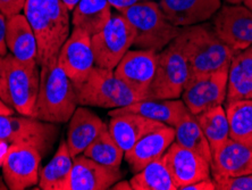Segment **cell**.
Wrapping results in <instances>:
<instances>
[{
    "instance_id": "cell-1",
    "label": "cell",
    "mask_w": 252,
    "mask_h": 190,
    "mask_svg": "<svg viewBox=\"0 0 252 190\" xmlns=\"http://www.w3.org/2000/svg\"><path fill=\"white\" fill-rule=\"evenodd\" d=\"M69 9L63 0H27L23 14L38 42V64L57 59L59 50L70 35Z\"/></svg>"
},
{
    "instance_id": "cell-2",
    "label": "cell",
    "mask_w": 252,
    "mask_h": 190,
    "mask_svg": "<svg viewBox=\"0 0 252 190\" xmlns=\"http://www.w3.org/2000/svg\"><path fill=\"white\" fill-rule=\"evenodd\" d=\"M190 65V76L228 69L234 55L210 25L195 24L182 28L176 37Z\"/></svg>"
},
{
    "instance_id": "cell-3",
    "label": "cell",
    "mask_w": 252,
    "mask_h": 190,
    "mask_svg": "<svg viewBox=\"0 0 252 190\" xmlns=\"http://www.w3.org/2000/svg\"><path fill=\"white\" fill-rule=\"evenodd\" d=\"M79 106L75 85L59 68L57 59L40 66V88L33 117L49 123H67Z\"/></svg>"
},
{
    "instance_id": "cell-4",
    "label": "cell",
    "mask_w": 252,
    "mask_h": 190,
    "mask_svg": "<svg viewBox=\"0 0 252 190\" xmlns=\"http://www.w3.org/2000/svg\"><path fill=\"white\" fill-rule=\"evenodd\" d=\"M135 32L133 46L138 49L160 51L180 35L182 28L170 23L155 0L138 2L120 12Z\"/></svg>"
},
{
    "instance_id": "cell-5",
    "label": "cell",
    "mask_w": 252,
    "mask_h": 190,
    "mask_svg": "<svg viewBox=\"0 0 252 190\" xmlns=\"http://www.w3.org/2000/svg\"><path fill=\"white\" fill-rule=\"evenodd\" d=\"M81 106L121 109L144 98L115 76L114 70L94 66L80 83L74 84Z\"/></svg>"
},
{
    "instance_id": "cell-6",
    "label": "cell",
    "mask_w": 252,
    "mask_h": 190,
    "mask_svg": "<svg viewBox=\"0 0 252 190\" xmlns=\"http://www.w3.org/2000/svg\"><path fill=\"white\" fill-rule=\"evenodd\" d=\"M190 77V65L176 38L158 53L157 70L148 99H177Z\"/></svg>"
},
{
    "instance_id": "cell-7",
    "label": "cell",
    "mask_w": 252,
    "mask_h": 190,
    "mask_svg": "<svg viewBox=\"0 0 252 190\" xmlns=\"http://www.w3.org/2000/svg\"><path fill=\"white\" fill-rule=\"evenodd\" d=\"M134 39V30L124 15H112L101 31L91 37L95 66L115 70L133 46Z\"/></svg>"
},
{
    "instance_id": "cell-8",
    "label": "cell",
    "mask_w": 252,
    "mask_h": 190,
    "mask_svg": "<svg viewBox=\"0 0 252 190\" xmlns=\"http://www.w3.org/2000/svg\"><path fill=\"white\" fill-rule=\"evenodd\" d=\"M58 136L55 123L40 121L32 116L0 115V140L9 144L30 145L46 156Z\"/></svg>"
},
{
    "instance_id": "cell-9",
    "label": "cell",
    "mask_w": 252,
    "mask_h": 190,
    "mask_svg": "<svg viewBox=\"0 0 252 190\" xmlns=\"http://www.w3.org/2000/svg\"><path fill=\"white\" fill-rule=\"evenodd\" d=\"M5 62L10 105L20 115L33 117L40 88L39 65L24 64L12 54L5 56Z\"/></svg>"
},
{
    "instance_id": "cell-10",
    "label": "cell",
    "mask_w": 252,
    "mask_h": 190,
    "mask_svg": "<svg viewBox=\"0 0 252 190\" xmlns=\"http://www.w3.org/2000/svg\"><path fill=\"white\" fill-rule=\"evenodd\" d=\"M228 69L190 76L181 97L193 115L220 106L227 96Z\"/></svg>"
},
{
    "instance_id": "cell-11",
    "label": "cell",
    "mask_w": 252,
    "mask_h": 190,
    "mask_svg": "<svg viewBox=\"0 0 252 190\" xmlns=\"http://www.w3.org/2000/svg\"><path fill=\"white\" fill-rule=\"evenodd\" d=\"M42 155L30 145L10 144L2 164V174L7 187L24 190L39 184L40 162Z\"/></svg>"
},
{
    "instance_id": "cell-12",
    "label": "cell",
    "mask_w": 252,
    "mask_h": 190,
    "mask_svg": "<svg viewBox=\"0 0 252 190\" xmlns=\"http://www.w3.org/2000/svg\"><path fill=\"white\" fill-rule=\"evenodd\" d=\"M213 24L216 35L235 53L252 46V12L246 6L220 7Z\"/></svg>"
},
{
    "instance_id": "cell-13",
    "label": "cell",
    "mask_w": 252,
    "mask_h": 190,
    "mask_svg": "<svg viewBox=\"0 0 252 190\" xmlns=\"http://www.w3.org/2000/svg\"><path fill=\"white\" fill-rule=\"evenodd\" d=\"M57 64L74 84L82 82L95 66L91 36L83 30L73 28L59 50Z\"/></svg>"
},
{
    "instance_id": "cell-14",
    "label": "cell",
    "mask_w": 252,
    "mask_h": 190,
    "mask_svg": "<svg viewBox=\"0 0 252 190\" xmlns=\"http://www.w3.org/2000/svg\"><path fill=\"white\" fill-rule=\"evenodd\" d=\"M158 53L147 49H129L114 70L115 76L135 92L148 99V91L157 70Z\"/></svg>"
},
{
    "instance_id": "cell-15",
    "label": "cell",
    "mask_w": 252,
    "mask_h": 190,
    "mask_svg": "<svg viewBox=\"0 0 252 190\" xmlns=\"http://www.w3.org/2000/svg\"><path fill=\"white\" fill-rule=\"evenodd\" d=\"M177 189L210 178V163L201 155L174 143L162 156Z\"/></svg>"
},
{
    "instance_id": "cell-16",
    "label": "cell",
    "mask_w": 252,
    "mask_h": 190,
    "mask_svg": "<svg viewBox=\"0 0 252 190\" xmlns=\"http://www.w3.org/2000/svg\"><path fill=\"white\" fill-rule=\"evenodd\" d=\"M123 178L120 167L94 162L83 154L74 157L68 190H106Z\"/></svg>"
},
{
    "instance_id": "cell-17",
    "label": "cell",
    "mask_w": 252,
    "mask_h": 190,
    "mask_svg": "<svg viewBox=\"0 0 252 190\" xmlns=\"http://www.w3.org/2000/svg\"><path fill=\"white\" fill-rule=\"evenodd\" d=\"M175 141V129L169 125H162L153 130L125 152V159L133 173L144 169L148 164L161 158L168 147Z\"/></svg>"
},
{
    "instance_id": "cell-18",
    "label": "cell",
    "mask_w": 252,
    "mask_h": 190,
    "mask_svg": "<svg viewBox=\"0 0 252 190\" xmlns=\"http://www.w3.org/2000/svg\"><path fill=\"white\" fill-rule=\"evenodd\" d=\"M210 166L214 180L252 174V147L229 138L214 152Z\"/></svg>"
},
{
    "instance_id": "cell-19",
    "label": "cell",
    "mask_w": 252,
    "mask_h": 190,
    "mask_svg": "<svg viewBox=\"0 0 252 190\" xmlns=\"http://www.w3.org/2000/svg\"><path fill=\"white\" fill-rule=\"evenodd\" d=\"M159 6L170 23L180 28L208 21L220 9V0H159Z\"/></svg>"
},
{
    "instance_id": "cell-20",
    "label": "cell",
    "mask_w": 252,
    "mask_h": 190,
    "mask_svg": "<svg viewBox=\"0 0 252 190\" xmlns=\"http://www.w3.org/2000/svg\"><path fill=\"white\" fill-rule=\"evenodd\" d=\"M67 129L68 150L72 157L83 154V152L94 143L108 124L103 122L97 114L87 107L79 105L69 118Z\"/></svg>"
},
{
    "instance_id": "cell-21",
    "label": "cell",
    "mask_w": 252,
    "mask_h": 190,
    "mask_svg": "<svg viewBox=\"0 0 252 190\" xmlns=\"http://www.w3.org/2000/svg\"><path fill=\"white\" fill-rule=\"evenodd\" d=\"M120 113H135L162 124L175 126L190 114L183 100L177 99H143L131 105L112 110L108 115Z\"/></svg>"
},
{
    "instance_id": "cell-22",
    "label": "cell",
    "mask_w": 252,
    "mask_h": 190,
    "mask_svg": "<svg viewBox=\"0 0 252 190\" xmlns=\"http://www.w3.org/2000/svg\"><path fill=\"white\" fill-rule=\"evenodd\" d=\"M6 43L9 54L20 62L38 64V42L24 14L7 18Z\"/></svg>"
},
{
    "instance_id": "cell-23",
    "label": "cell",
    "mask_w": 252,
    "mask_h": 190,
    "mask_svg": "<svg viewBox=\"0 0 252 190\" xmlns=\"http://www.w3.org/2000/svg\"><path fill=\"white\" fill-rule=\"evenodd\" d=\"M110 117L112 120L108 123L110 135L124 152L131 150L147 133L166 125L135 113L114 114Z\"/></svg>"
},
{
    "instance_id": "cell-24",
    "label": "cell",
    "mask_w": 252,
    "mask_h": 190,
    "mask_svg": "<svg viewBox=\"0 0 252 190\" xmlns=\"http://www.w3.org/2000/svg\"><path fill=\"white\" fill-rule=\"evenodd\" d=\"M252 99V46L238 51L228 68L226 103Z\"/></svg>"
},
{
    "instance_id": "cell-25",
    "label": "cell",
    "mask_w": 252,
    "mask_h": 190,
    "mask_svg": "<svg viewBox=\"0 0 252 190\" xmlns=\"http://www.w3.org/2000/svg\"><path fill=\"white\" fill-rule=\"evenodd\" d=\"M108 0H80L72 10V27L83 30L89 36L101 31L112 17Z\"/></svg>"
},
{
    "instance_id": "cell-26",
    "label": "cell",
    "mask_w": 252,
    "mask_h": 190,
    "mask_svg": "<svg viewBox=\"0 0 252 190\" xmlns=\"http://www.w3.org/2000/svg\"><path fill=\"white\" fill-rule=\"evenodd\" d=\"M73 162L67 143L62 141L51 161L40 171L39 187L42 190H68Z\"/></svg>"
},
{
    "instance_id": "cell-27",
    "label": "cell",
    "mask_w": 252,
    "mask_h": 190,
    "mask_svg": "<svg viewBox=\"0 0 252 190\" xmlns=\"http://www.w3.org/2000/svg\"><path fill=\"white\" fill-rule=\"evenodd\" d=\"M195 117L214 154L229 139V125L226 111L223 105L216 106L195 115Z\"/></svg>"
},
{
    "instance_id": "cell-28",
    "label": "cell",
    "mask_w": 252,
    "mask_h": 190,
    "mask_svg": "<svg viewBox=\"0 0 252 190\" xmlns=\"http://www.w3.org/2000/svg\"><path fill=\"white\" fill-rule=\"evenodd\" d=\"M174 129H175V143L201 155L211 165L213 152L210 145L206 136L203 135L195 115L190 113Z\"/></svg>"
},
{
    "instance_id": "cell-29",
    "label": "cell",
    "mask_w": 252,
    "mask_h": 190,
    "mask_svg": "<svg viewBox=\"0 0 252 190\" xmlns=\"http://www.w3.org/2000/svg\"><path fill=\"white\" fill-rule=\"evenodd\" d=\"M129 182L132 190H177L164 157L134 173Z\"/></svg>"
},
{
    "instance_id": "cell-30",
    "label": "cell",
    "mask_w": 252,
    "mask_h": 190,
    "mask_svg": "<svg viewBox=\"0 0 252 190\" xmlns=\"http://www.w3.org/2000/svg\"><path fill=\"white\" fill-rule=\"evenodd\" d=\"M229 138L246 144L252 138V99H238L226 103Z\"/></svg>"
},
{
    "instance_id": "cell-31",
    "label": "cell",
    "mask_w": 252,
    "mask_h": 190,
    "mask_svg": "<svg viewBox=\"0 0 252 190\" xmlns=\"http://www.w3.org/2000/svg\"><path fill=\"white\" fill-rule=\"evenodd\" d=\"M83 155L102 165L120 167L125 156V152L118 146L107 128L83 152Z\"/></svg>"
},
{
    "instance_id": "cell-32",
    "label": "cell",
    "mask_w": 252,
    "mask_h": 190,
    "mask_svg": "<svg viewBox=\"0 0 252 190\" xmlns=\"http://www.w3.org/2000/svg\"><path fill=\"white\" fill-rule=\"evenodd\" d=\"M217 190H252V174L216 179Z\"/></svg>"
},
{
    "instance_id": "cell-33",
    "label": "cell",
    "mask_w": 252,
    "mask_h": 190,
    "mask_svg": "<svg viewBox=\"0 0 252 190\" xmlns=\"http://www.w3.org/2000/svg\"><path fill=\"white\" fill-rule=\"evenodd\" d=\"M27 0H0V13L7 18L21 14Z\"/></svg>"
},
{
    "instance_id": "cell-34",
    "label": "cell",
    "mask_w": 252,
    "mask_h": 190,
    "mask_svg": "<svg viewBox=\"0 0 252 190\" xmlns=\"http://www.w3.org/2000/svg\"><path fill=\"white\" fill-rule=\"evenodd\" d=\"M0 98H1L6 104H8L9 106H12L10 105L8 89H7L5 56H0Z\"/></svg>"
},
{
    "instance_id": "cell-35",
    "label": "cell",
    "mask_w": 252,
    "mask_h": 190,
    "mask_svg": "<svg viewBox=\"0 0 252 190\" xmlns=\"http://www.w3.org/2000/svg\"><path fill=\"white\" fill-rule=\"evenodd\" d=\"M181 190H216V185L215 181L211 180L210 178L203 179V180L196 181L194 184L185 186Z\"/></svg>"
},
{
    "instance_id": "cell-36",
    "label": "cell",
    "mask_w": 252,
    "mask_h": 190,
    "mask_svg": "<svg viewBox=\"0 0 252 190\" xmlns=\"http://www.w3.org/2000/svg\"><path fill=\"white\" fill-rule=\"evenodd\" d=\"M6 28L7 17L0 13V56H6L8 54L6 43Z\"/></svg>"
},
{
    "instance_id": "cell-37",
    "label": "cell",
    "mask_w": 252,
    "mask_h": 190,
    "mask_svg": "<svg viewBox=\"0 0 252 190\" xmlns=\"http://www.w3.org/2000/svg\"><path fill=\"white\" fill-rule=\"evenodd\" d=\"M110 6L114 7L115 9H117L118 12H122L123 9L128 8L138 2H142V1H148V0H108Z\"/></svg>"
},
{
    "instance_id": "cell-38",
    "label": "cell",
    "mask_w": 252,
    "mask_h": 190,
    "mask_svg": "<svg viewBox=\"0 0 252 190\" xmlns=\"http://www.w3.org/2000/svg\"><path fill=\"white\" fill-rule=\"evenodd\" d=\"M10 144L5 140H0V166H2L3 161H5L7 152H8Z\"/></svg>"
},
{
    "instance_id": "cell-39",
    "label": "cell",
    "mask_w": 252,
    "mask_h": 190,
    "mask_svg": "<svg viewBox=\"0 0 252 190\" xmlns=\"http://www.w3.org/2000/svg\"><path fill=\"white\" fill-rule=\"evenodd\" d=\"M15 114V110L8 104H6L0 98V115H13Z\"/></svg>"
},
{
    "instance_id": "cell-40",
    "label": "cell",
    "mask_w": 252,
    "mask_h": 190,
    "mask_svg": "<svg viewBox=\"0 0 252 190\" xmlns=\"http://www.w3.org/2000/svg\"><path fill=\"white\" fill-rule=\"evenodd\" d=\"M112 189H115V190H132V186H131V182L125 181V180H120L113 186Z\"/></svg>"
},
{
    "instance_id": "cell-41",
    "label": "cell",
    "mask_w": 252,
    "mask_h": 190,
    "mask_svg": "<svg viewBox=\"0 0 252 190\" xmlns=\"http://www.w3.org/2000/svg\"><path fill=\"white\" fill-rule=\"evenodd\" d=\"M79 1L80 0H63V2H64L66 7L69 9V12H72V10L74 9V7L76 6V3Z\"/></svg>"
},
{
    "instance_id": "cell-42",
    "label": "cell",
    "mask_w": 252,
    "mask_h": 190,
    "mask_svg": "<svg viewBox=\"0 0 252 190\" xmlns=\"http://www.w3.org/2000/svg\"><path fill=\"white\" fill-rule=\"evenodd\" d=\"M243 3L247 8H249L252 12V0H243Z\"/></svg>"
},
{
    "instance_id": "cell-43",
    "label": "cell",
    "mask_w": 252,
    "mask_h": 190,
    "mask_svg": "<svg viewBox=\"0 0 252 190\" xmlns=\"http://www.w3.org/2000/svg\"><path fill=\"white\" fill-rule=\"evenodd\" d=\"M225 1L231 3V5H240V3L243 2V0H225Z\"/></svg>"
},
{
    "instance_id": "cell-44",
    "label": "cell",
    "mask_w": 252,
    "mask_h": 190,
    "mask_svg": "<svg viewBox=\"0 0 252 190\" xmlns=\"http://www.w3.org/2000/svg\"><path fill=\"white\" fill-rule=\"evenodd\" d=\"M244 145H247V146H249V147H252V138H251V139H249V140H248V141H247V143H246V144H244Z\"/></svg>"
}]
</instances>
